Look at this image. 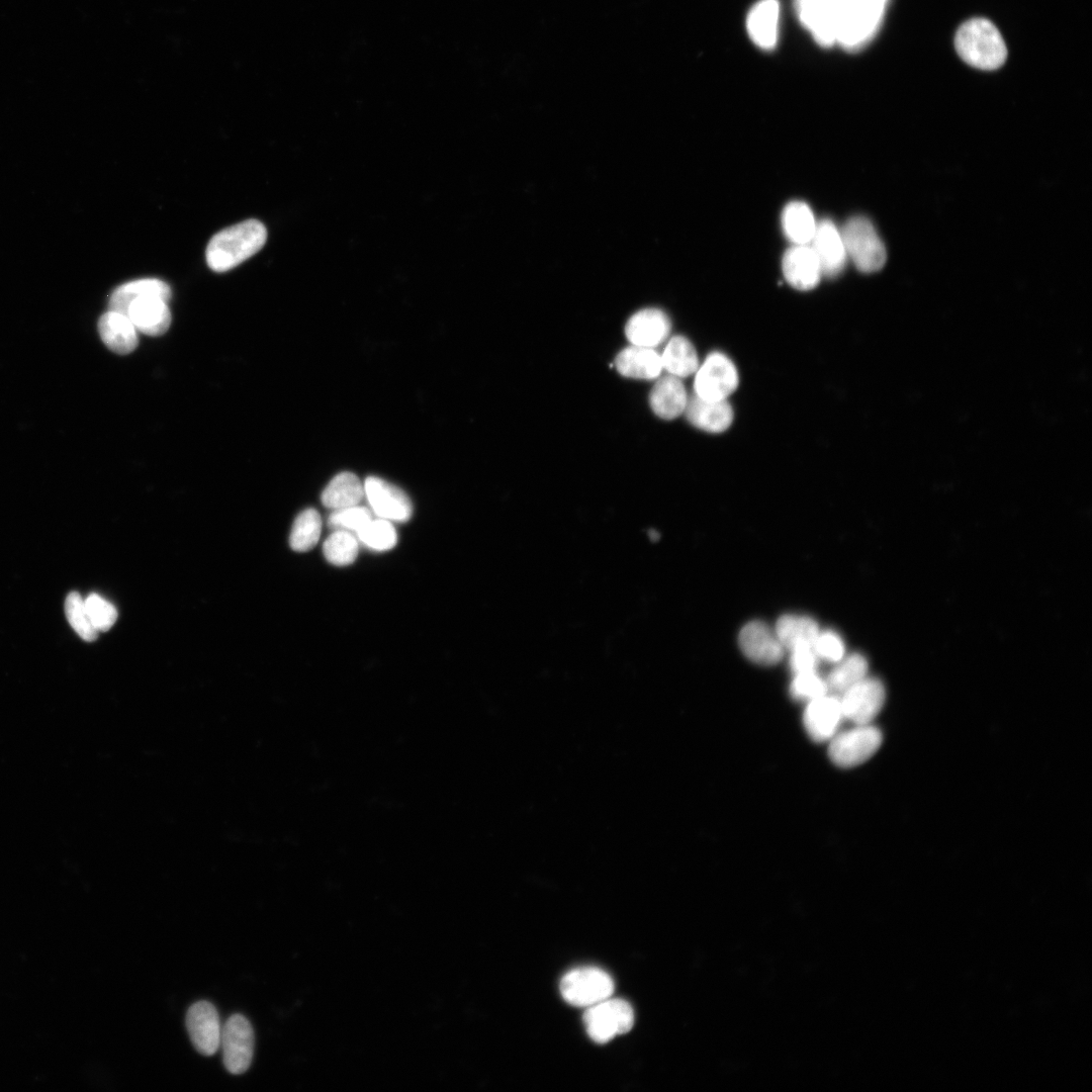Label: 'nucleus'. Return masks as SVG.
Wrapping results in <instances>:
<instances>
[{"mask_svg":"<svg viewBox=\"0 0 1092 1092\" xmlns=\"http://www.w3.org/2000/svg\"><path fill=\"white\" fill-rule=\"evenodd\" d=\"M888 0H796L801 23L823 47L860 49L877 32Z\"/></svg>","mask_w":1092,"mask_h":1092,"instance_id":"1","label":"nucleus"},{"mask_svg":"<svg viewBox=\"0 0 1092 1092\" xmlns=\"http://www.w3.org/2000/svg\"><path fill=\"white\" fill-rule=\"evenodd\" d=\"M267 240V230L258 219H247L216 233L208 242L205 259L214 272L229 271L256 253Z\"/></svg>","mask_w":1092,"mask_h":1092,"instance_id":"2","label":"nucleus"},{"mask_svg":"<svg viewBox=\"0 0 1092 1092\" xmlns=\"http://www.w3.org/2000/svg\"><path fill=\"white\" fill-rule=\"evenodd\" d=\"M954 44L967 64L981 70H995L1007 57L999 30L985 18H973L963 23L957 31Z\"/></svg>","mask_w":1092,"mask_h":1092,"instance_id":"3","label":"nucleus"},{"mask_svg":"<svg viewBox=\"0 0 1092 1092\" xmlns=\"http://www.w3.org/2000/svg\"><path fill=\"white\" fill-rule=\"evenodd\" d=\"M847 258L861 272L880 270L887 259L885 246L873 223L864 216L849 218L840 229Z\"/></svg>","mask_w":1092,"mask_h":1092,"instance_id":"4","label":"nucleus"},{"mask_svg":"<svg viewBox=\"0 0 1092 1092\" xmlns=\"http://www.w3.org/2000/svg\"><path fill=\"white\" fill-rule=\"evenodd\" d=\"M882 741V732L872 723L853 724L849 729L837 731L828 741V755L839 767H853L870 759Z\"/></svg>","mask_w":1092,"mask_h":1092,"instance_id":"5","label":"nucleus"},{"mask_svg":"<svg viewBox=\"0 0 1092 1092\" xmlns=\"http://www.w3.org/2000/svg\"><path fill=\"white\" fill-rule=\"evenodd\" d=\"M583 1022L588 1036L597 1043H606L617 1034L631 1030L634 1024V1012L631 1005L623 999L611 997L586 1007Z\"/></svg>","mask_w":1092,"mask_h":1092,"instance_id":"6","label":"nucleus"},{"mask_svg":"<svg viewBox=\"0 0 1092 1092\" xmlns=\"http://www.w3.org/2000/svg\"><path fill=\"white\" fill-rule=\"evenodd\" d=\"M560 992L569 1004L589 1007L612 996L614 982L608 973L599 968H578L563 976Z\"/></svg>","mask_w":1092,"mask_h":1092,"instance_id":"7","label":"nucleus"},{"mask_svg":"<svg viewBox=\"0 0 1092 1092\" xmlns=\"http://www.w3.org/2000/svg\"><path fill=\"white\" fill-rule=\"evenodd\" d=\"M695 374V395L708 400L727 399L739 382L734 363L721 352L709 354Z\"/></svg>","mask_w":1092,"mask_h":1092,"instance_id":"8","label":"nucleus"},{"mask_svg":"<svg viewBox=\"0 0 1092 1092\" xmlns=\"http://www.w3.org/2000/svg\"><path fill=\"white\" fill-rule=\"evenodd\" d=\"M220 1045L223 1065L233 1075L245 1073L253 1059L255 1036L249 1020L242 1014H233L221 1028Z\"/></svg>","mask_w":1092,"mask_h":1092,"instance_id":"9","label":"nucleus"},{"mask_svg":"<svg viewBox=\"0 0 1092 1092\" xmlns=\"http://www.w3.org/2000/svg\"><path fill=\"white\" fill-rule=\"evenodd\" d=\"M838 698L845 720L852 724H870L884 706L886 691L881 680L867 675Z\"/></svg>","mask_w":1092,"mask_h":1092,"instance_id":"10","label":"nucleus"},{"mask_svg":"<svg viewBox=\"0 0 1092 1092\" xmlns=\"http://www.w3.org/2000/svg\"><path fill=\"white\" fill-rule=\"evenodd\" d=\"M186 1027L196 1051L206 1057L214 1055L221 1037V1026L216 1008L208 1001L192 1004L186 1014Z\"/></svg>","mask_w":1092,"mask_h":1092,"instance_id":"11","label":"nucleus"},{"mask_svg":"<svg viewBox=\"0 0 1092 1092\" xmlns=\"http://www.w3.org/2000/svg\"><path fill=\"white\" fill-rule=\"evenodd\" d=\"M364 491L373 512L379 518L403 523L412 517L413 507L408 496L388 481L369 476L364 482Z\"/></svg>","mask_w":1092,"mask_h":1092,"instance_id":"12","label":"nucleus"},{"mask_svg":"<svg viewBox=\"0 0 1092 1092\" xmlns=\"http://www.w3.org/2000/svg\"><path fill=\"white\" fill-rule=\"evenodd\" d=\"M738 643L749 660L761 665L777 664L785 652L775 630L761 621L745 624L739 632Z\"/></svg>","mask_w":1092,"mask_h":1092,"instance_id":"13","label":"nucleus"},{"mask_svg":"<svg viewBox=\"0 0 1092 1092\" xmlns=\"http://www.w3.org/2000/svg\"><path fill=\"white\" fill-rule=\"evenodd\" d=\"M809 245L820 264L823 276L834 278L843 271L848 258L840 229L833 221H818Z\"/></svg>","mask_w":1092,"mask_h":1092,"instance_id":"14","label":"nucleus"},{"mask_svg":"<svg viewBox=\"0 0 1092 1092\" xmlns=\"http://www.w3.org/2000/svg\"><path fill=\"white\" fill-rule=\"evenodd\" d=\"M844 720L839 698L826 694L807 703L803 713V725L815 742L829 741Z\"/></svg>","mask_w":1092,"mask_h":1092,"instance_id":"15","label":"nucleus"},{"mask_svg":"<svg viewBox=\"0 0 1092 1092\" xmlns=\"http://www.w3.org/2000/svg\"><path fill=\"white\" fill-rule=\"evenodd\" d=\"M782 269L786 281L802 291L815 288L823 276L820 264L809 244L790 247L784 254Z\"/></svg>","mask_w":1092,"mask_h":1092,"instance_id":"16","label":"nucleus"},{"mask_svg":"<svg viewBox=\"0 0 1092 1092\" xmlns=\"http://www.w3.org/2000/svg\"><path fill=\"white\" fill-rule=\"evenodd\" d=\"M670 332L668 316L657 308H644L627 322L625 334L634 346L653 348L662 343Z\"/></svg>","mask_w":1092,"mask_h":1092,"instance_id":"17","label":"nucleus"},{"mask_svg":"<svg viewBox=\"0 0 1092 1092\" xmlns=\"http://www.w3.org/2000/svg\"><path fill=\"white\" fill-rule=\"evenodd\" d=\"M125 315L138 331L154 337L165 334L171 324L168 301L156 296H145L131 301Z\"/></svg>","mask_w":1092,"mask_h":1092,"instance_id":"18","label":"nucleus"},{"mask_svg":"<svg viewBox=\"0 0 1092 1092\" xmlns=\"http://www.w3.org/2000/svg\"><path fill=\"white\" fill-rule=\"evenodd\" d=\"M685 414L694 427L715 434L726 431L734 416L727 399L708 400L697 395L689 398Z\"/></svg>","mask_w":1092,"mask_h":1092,"instance_id":"19","label":"nucleus"},{"mask_svg":"<svg viewBox=\"0 0 1092 1092\" xmlns=\"http://www.w3.org/2000/svg\"><path fill=\"white\" fill-rule=\"evenodd\" d=\"M779 0H760L747 14L746 28L751 40L762 50L776 47L779 34Z\"/></svg>","mask_w":1092,"mask_h":1092,"instance_id":"20","label":"nucleus"},{"mask_svg":"<svg viewBox=\"0 0 1092 1092\" xmlns=\"http://www.w3.org/2000/svg\"><path fill=\"white\" fill-rule=\"evenodd\" d=\"M689 398L680 378L666 375L656 381L649 393V404L661 419L672 420L685 413Z\"/></svg>","mask_w":1092,"mask_h":1092,"instance_id":"21","label":"nucleus"},{"mask_svg":"<svg viewBox=\"0 0 1092 1092\" xmlns=\"http://www.w3.org/2000/svg\"><path fill=\"white\" fill-rule=\"evenodd\" d=\"M98 331L103 343L116 354H129L138 346V330L123 313L108 309L98 321Z\"/></svg>","mask_w":1092,"mask_h":1092,"instance_id":"22","label":"nucleus"},{"mask_svg":"<svg viewBox=\"0 0 1092 1092\" xmlns=\"http://www.w3.org/2000/svg\"><path fill=\"white\" fill-rule=\"evenodd\" d=\"M615 366L623 376L636 379H654L663 369L661 357L655 350L634 345L617 355Z\"/></svg>","mask_w":1092,"mask_h":1092,"instance_id":"23","label":"nucleus"},{"mask_svg":"<svg viewBox=\"0 0 1092 1092\" xmlns=\"http://www.w3.org/2000/svg\"><path fill=\"white\" fill-rule=\"evenodd\" d=\"M145 296L161 297L169 301L171 289L166 282L157 278L129 281L113 290L109 298L108 309L125 314L131 301Z\"/></svg>","mask_w":1092,"mask_h":1092,"instance_id":"24","label":"nucleus"},{"mask_svg":"<svg viewBox=\"0 0 1092 1092\" xmlns=\"http://www.w3.org/2000/svg\"><path fill=\"white\" fill-rule=\"evenodd\" d=\"M781 221L785 236L793 245L810 244L818 222L810 206L799 200L785 206Z\"/></svg>","mask_w":1092,"mask_h":1092,"instance_id":"25","label":"nucleus"},{"mask_svg":"<svg viewBox=\"0 0 1092 1092\" xmlns=\"http://www.w3.org/2000/svg\"><path fill=\"white\" fill-rule=\"evenodd\" d=\"M365 496L364 484L352 472L337 474L322 493V503L332 510L357 506Z\"/></svg>","mask_w":1092,"mask_h":1092,"instance_id":"26","label":"nucleus"},{"mask_svg":"<svg viewBox=\"0 0 1092 1092\" xmlns=\"http://www.w3.org/2000/svg\"><path fill=\"white\" fill-rule=\"evenodd\" d=\"M775 632L783 647L790 651L798 646L814 645L820 630L812 618L788 614L779 618Z\"/></svg>","mask_w":1092,"mask_h":1092,"instance_id":"27","label":"nucleus"},{"mask_svg":"<svg viewBox=\"0 0 1092 1092\" xmlns=\"http://www.w3.org/2000/svg\"><path fill=\"white\" fill-rule=\"evenodd\" d=\"M662 368L678 378L694 374L699 367L698 354L693 344L682 336L672 337L660 355Z\"/></svg>","mask_w":1092,"mask_h":1092,"instance_id":"28","label":"nucleus"},{"mask_svg":"<svg viewBox=\"0 0 1092 1092\" xmlns=\"http://www.w3.org/2000/svg\"><path fill=\"white\" fill-rule=\"evenodd\" d=\"M869 664L860 653L844 655L826 676L828 693L840 696L850 687L868 675Z\"/></svg>","mask_w":1092,"mask_h":1092,"instance_id":"29","label":"nucleus"},{"mask_svg":"<svg viewBox=\"0 0 1092 1092\" xmlns=\"http://www.w3.org/2000/svg\"><path fill=\"white\" fill-rule=\"evenodd\" d=\"M322 531V518L314 509L302 511L294 520L289 536L290 547L305 552L314 547Z\"/></svg>","mask_w":1092,"mask_h":1092,"instance_id":"30","label":"nucleus"},{"mask_svg":"<svg viewBox=\"0 0 1092 1092\" xmlns=\"http://www.w3.org/2000/svg\"><path fill=\"white\" fill-rule=\"evenodd\" d=\"M324 555L335 565L351 564L358 554V540L349 531L336 530L325 541Z\"/></svg>","mask_w":1092,"mask_h":1092,"instance_id":"31","label":"nucleus"},{"mask_svg":"<svg viewBox=\"0 0 1092 1092\" xmlns=\"http://www.w3.org/2000/svg\"><path fill=\"white\" fill-rule=\"evenodd\" d=\"M66 617L75 632L85 641L92 642L98 637L85 605V600L77 592H71L65 600Z\"/></svg>","mask_w":1092,"mask_h":1092,"instance_id":"32","label":"nucleus"},{"mask_svg":"<svg viewBox=\"0 0 1092 1092\" xmlns=\"http://www.w3.org/2000/svg\"><path fill=\"white\" fill-rule=\"evenodd\" d=\"M357 536L367 547L384 551L391 549L396 544V531L390 521L385 519H372Z\"/></svg>","mask_w":1092,"mask_h":1092,"instance_id":"33","label":"nucleus"},{"mask_svg":"<svg viewBox=\"0 0 1092 1092\" xmlns=\"http://www.w3.org/2000/svg\"><path fill=\"white\" fill-rule=\"evenodd\" d=\"M789 691L793 699L807 703L828 694L826 680L817 670L795 673Z\"/></svg>","mask_w":1092,"mask_h":1092,"instance_id":"34","label":"nucleus"},{"mask_svg":"<svg viewBox=\"0 0 1092 1092\" xmlns=\"http://www.w3.org/2000/svg\"><path fill=\"white\" fill-rule=\"evenodd\" d=\"M372 520L371 512L359 505L335 510L328 519V524L335 530L358 533Z\"/></svg>","mask_w":1092,"mask_h":1092,"instance_id":"35","label":"nucleus"},{"mask_svg":"<svg viewBox=\"0 0 1092 1092\" xmlns=\"http://www.w3.org/2000/svg\"><path fill=\"white\" fill-rule=\"evenodd\" d=\"M84 600L89 618L95 629L98 632L108 631L117 619L115 607L110 602L94 593L90 594Z\"/></svg>","mask_w":1092,"mask_h":1092,"instance_id":"36","label":"nucleus"},{"mask_svg":"<svg viewBox=\"0 0 1092 1092\" xmlns=\"http://www.w3.org/2000/svg\"><path fill=\"white\" fill-rule=\"evenodd\" d=\"M813 647L820 660L833 663L839 661L845 653V646L841 637L836 632L829 630L819 632Z\"/></svg>","mask_w":1092,"mask_h":1092,"instance_id":"37","label":"nucleus"},{"mask_svg":"<svg viewBox=\"0 0 1092 1092\" xmlns=\"http://www.w3.org/2000/svg\"><path fill=\"white\" fill-rule=\"evenodd\" d=\"M819 661L813 645L798 646L790 650L789 664L794 674L816 671Z\"/></svg>","mask_w":1092,"mask_h":1092,"instance_id":"38","label":"nucleus"}]
</instances>
